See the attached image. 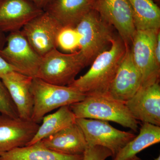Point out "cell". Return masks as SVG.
Masks as SVG:
<instances>
[{"label":"cell","mask_w":160,"mask_h":160,"mask_svg":"<svg viewBox=\"0 0 160 160\" xmlns=\"http://www.w3.org/2000/svg\"><path fill=\"white\" fill-rule=\"evenodd\" d=\"M142 84V75L133 62L131 47L126 46V52L108 94L116 99L126 102L135 94Z\"/></svg>","instance_id":"obj_12"},{"label":"cell","mask_w":160,"mask_h":160,"mask_svg":"<svg viewBox=\"0 0 160 160\" xmlns=\"http://www.w3.org/2000/svg\"><path fill=\"white\" fill-rule=\"evenodd\" d=\"M41 141L51 150L71 155H83L88 147L84 133L76 123Z\"/></svg>","instance_id":"obj_16"},{"label":"cell","mask_w":160,"mask_h":160,"mask_svg":"<svg viewBox=\"0 0 160 160\" xmlns=\"http://www.w3.org/2000/svg\"><path fill=\"white\" fill-rule=\"evenodd\" d=\"M0 113L12 118H19L17 109L9 92L0 79Z\"/></svg>","instance_id":"obj_23"},{"label":"cell","mask_w":160,"mask_h":160,"mask_svg":"<svg viewBox=\"0 0 160 160\" xmlns=\"http://www.w3.org/2000/svg\"><path fill=\"white\" fill-rule=\"evenodd\" d=\"M137 136L129 142L112 160H130L140 152L160 142V127L143 123Z\"/></svg>","instance_id":"obj_19"},{"label":"cell","mask_w":160,"mask_h":160,"mask_svg":"<svg viewBox=\"0 0 160 160\" xmlns=\"http://www.w3.org/2000/svg\"><path fill=\"white\" fill-rule=\"evenodd\" d=\"M43 12L29 0H0V32L19 31Z\"/></svg>","instance_id":"obj_14"},{"label":"cell","mask_w":160,"mask_h":160,"mask_svg":"<svg viewBox=\"0 0 160 160\" xmlns=\"http://www.w3.org/2000/svg\"><path fill=\"white\" fill-rule=\"evenodd\" d=\"M112 157L109 149L101 146H88L83 154L82 160H106Z\"/></svg>","instance_id":"obj_24"},{"label":"cell","mask_w":160,"mask_h":160,"mask_svg":"<svg viewBox=\"0 0 160 160\" xmlns=\"http://www.w3.org/2000/svg\"><path fill=\"white\" fill-rule=\"evenodd\" d=\"M92 9L116 29L126 46H131L136 29L128 0H92Z\"/></svg>","instance_id":"obj_9"},{"label":"cell","mask_w":160,"mask_h":160,"mask_svg":"<svg viewBox=\"0 0 160 160\" xmlns=\"http://www.w3.org/2000/svg\"><path fill=\"white\" fill-rule=\"evenodd\" d=\"M6 43V38L4 33L0 32V49H2Z\"/></svg>","instance_id":"obj_28"},{"label":"cell","mask_w":160,"mask_h":160,"mask_svg":"<svg viewBox=\"0 0 160 160\" xmlns=\"http://www.w3.org/2000/svg\"><path fill=\"white\" fill-rule=\"evenodd\" d=\"M33 78L12 71L1 79L17 109L19 118L31 120L33 97L31 91Z\"/></svg>","instance_id":"obj_15"},{"label":"cell","mask_w":160,"mask_h":160,"mask_svg":"<svg viewBox=\"0 0 160 160\" xmlns=\"http://www.w3.org/2000/svg\"><path fill=\"white\" fill-rule=\"evenodd\" d=\"M136 30L160 29V9L152 0H128Z\"/></svg>","instance_id":"obj_21"},{"label":"cell","mask_w":160,"mask_h":160,"mask_svg":"<svg viewBox=\"0 0 160 160\" xmlns=\"http://www.w3.org/2000/svg\"><path fill=\"white\" fill-rule=\"evenodd\" d=\"M76 123L82 129L88 146H101L109 149L113 158L136 136L129 132L116 129L106 121L76 118Z\"/></svg>","instance_id":"obj_6"},{"label":"cell","mask_w":160,"mask_h":160,"mask_svg":"<svg viewBox=\"0 0 160 160\" xmlns=\"http://www.w3.org/2000/svg\"><path fill=\"white\" fill-rule=\"evenodd\" d=\"M56 47L67 52H72L79 49V36L75 27H62L56 38Z\"/></svg>","instance_id":"obj_22"},{"label":"cell","mask_w":160,"mask_h":160,"mask_svg":"<svg viewBox=\"0 0 160 160\" xmlns=\"http://www.w3.org/2000/svg\"><path fill=\"white\" fill-rule=\"evenodd\" d=\"M92 9V0H52L44 11L62 27H75Z\"/></svg>","instance_id":"obj_17"},{"label":"cell","mask_w":160,"mask_h":160,"mask_svg":"<svg viewBox=\"0 0 160 160\" xmlns=\"http://www.w3.org/2000/svg\"><path fill=\"white\" fill-rule=\"evenodd\" d=\"M39 126L32 120L0 114V155L26 146Z\"/></svg>","instance_id":"obj_13"},{"label":"cell","mask_w":160,"mask_h":160,"mask_svg":"<svg viewBox=\"0 0 160 160\" xmlns=\"http://www.w3.org/2000/svg\"><path fill=\"white\" fill-rule=\"evenodd\" d=\"M76 118L112 122L138 131V122L130 113L126 102L106 94L86 96L81 102L69 106Z\"/></svg>","instance_id":"obj_2"},{"label":"cell","mask_w":160,"mask_h":160,"mask_svg":"<svg viewBox=\"0 0 160 160\" xmlns=\"http://www.w3.org/2000/svg\"><path fill=\"white\" fill-rule=\"evenodd\" d=\"M126 104L135 119L160 126L159 82L141 86Z\"/></svg>","instance_id":"obj_11"},{"label":"cell","mask_w":160,"mask_h":160,"mask_svg":"<svg viewBox=\"0 0 160 160\" xmlns=\"http://www.w3.org/2000/svg\"><path fill=\"white\" fill-rule=\"evenodd\" d=\"M86 66L79 50L64 53L54 48L42 57L36 78L53 85L68 86Z\"/></svg>","instance_id":"obj_5"},{"label":"cell","mask_w":160,"mask_h":160,"mask_svg":"<svg viewBox=\"0 0 160 160\" xmlns=\"http://www.w3.org/2000/svg\"><path fill=\"white\" fill-rule=\"evenodd\" d=\"M142 160V159L141 158L138 157H137V156H136L135 157L132 158V159H131V160Z\"/></svg>","instance_id":"obj_29"},{"label":"cell","mask_w":160,"mask_h":160,"mask_svg":"<svg viewBox=\"0 0 160 160\" xmlns=\"http://www.w3.org/2000/svg\"><path fill=\"white\" fill-rule=\"evenodd\" d=\"M154 160H160V156H159L158 158H156L154 159Z\"/></svg>","instance_id":"obj_30"},{"label":"cell","mask_w":160,"mask_h":160,"mask_svg":"<svg viewBox=\"0 0 160 160\" xmlns=\"http://www.w3.org/2000/svg\"><path fill=\"white\" fill-rule=\"evenodd\" d=\"M159 31L160 29L136 30L132 38V55L142 75V86L160 82V69L156 66L154 59L155 45Z\"/></svg>","instance_id":"obj_8"},{"label":"cell","mask_w":160,"mask_h":160,"mask_svg":"<svg viewBox=\"0 0 160 160\" xmlns=\"http://www.w3.org/2000/svg\"><path fill=\"white\" fill-rule=\"evenodd\" d=\"M83 155L60 153L46 147L41 141L0 155V160H82Z\"/></svg>","instance_id":"obj_18"},{"label":"cell","mask_w":160,"mask_h":160,"mask_svg":"<svg viewBox=\"0 0 160 160\" xmlns=\"http://www.w3.org/2000/svg\"><path fill=\"white\" fill-rule=\"evenodd\" d=\"M61 27L54 18L44 11L21 30L32 49L43 57L57 48V36Z\"/></svg>","instance_id":"obj_10"},{"label":"cell","mask_w":160,"mask_h":160,"mask_svg":"<svg viewBox=\"0 0 160 160\" xmlns=\"http://www.w3.org/2000/svg\"><path fill=\"white\" fill-rule=\"evenodd\" d=\"M31 91L33 97L31 120L38 124L54 109L81 102L86 96L70 86L53 85L38 78H32Z\"/></svg>","instance_id":"obj_3"},{"label":"cell","mask_w":160,"mask_h":160,"mask_svg":"<svg viewBox=\"0 0 160 160\" xmlns=\"http://www.w3.org/2000/svg\"><path fill=\"white\" fill-rule=\"evenodd\" d=\"M38 8L45 10L52 0H29Z\"/></svg>","instance_id":"obj_27"},{"label":"cell","mask_w":160,"mask_h":160,"mask_svg":"<svg viewBox=\"0 0 160 160\" xmlns=\"http://www.w3.org/2000/svg\"><path fill=\"white\" fill-rule=\"evenodd\" d=\"M75 116L69 106L60 107L52 114L45 116L42 123L31 141L26 146L32 145L49 137L58 132L76 123Z\"/></svg>","instance_id":"obj_20"},{"label":"cell","mask_w":160,"mask_h":160,"mask_svg":"<svg viewBox=\"0 0 160 160\" xmlns=\"http://www.w3.org/2000/svg\"><path fill=\"white\" fill-rule=\"evenodd\" d=\"M152 1H156V2H159V1H160V0H152Z\"/></svg>","instance_id":"obj_31"},{"label":"cell","mask_w":160,"mask_h":160,"mask_svg":"<svg viewBox=\"0 0 160 160\" xmlns=\"http://www.w3.org/2000/svg\"><path fill=\"white\" fill-rule=\"evenodd\" d=\"M154 59L156 66L160 69V31L158 32L154 47Z\"/></svg>","instance_id":"obj_26"},{"label":"cell","mask_w":160,"mask_h":160,"mask_svg":"<svg viewBox=\"0 0 160 160\" xmlns=\"http://www.w3.org/2000/svg\"><path fill=\"white\" fill-rule=\"evenodd\" d=\"M112 28L93 9L76 26L79 36V50L87 66L110 47L111 41L115 36Z\"/></svg>","instance_id":"obj_4"},{"label":"cell","mask_w":160,"mask_h":160,"mask_svg":"<svg viewBox=\"0 0 160 160\" xmlns=\"http://www.w3.org/2000/svg\"><path fill=\"white\" fill-rule=\"evenodd\" d=\"M6 44L0 49V56L18 72L36 78L42 57L32 49L21 30L10 32Z\"/></svg>","instance_id":"obj_7"},{"label":"cell","mask_w":160,"mask_h":160,"mask_svg":"<svg viewBox=\"0 0 160 160\" xmlns=\"http://www.w3.org/2000/svg\"><path fill=\"white\" fill-rule=\"evenodd\" d=\"M126 51L122 40L115 36L110 47L93 60L89 70L68 86L86 96L108 93Z\"/></svg>","instance_id":"obj_1"},{"label":"cell","mask_w":160,"mask_h":160,"mask_svg":"<svg viewBox=\"0 0 160 160\" xmlns=\"http://www.w3.org/2000/svg\"><path fill=\"white\" fill-rule=\"evenodd\" d=\"M12 71H16L15 69L0 56V79Z\"/></svg>","instance_id":"obj_25"}]
</instances>
